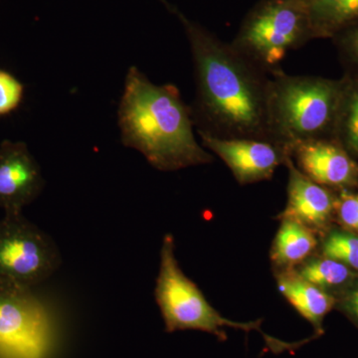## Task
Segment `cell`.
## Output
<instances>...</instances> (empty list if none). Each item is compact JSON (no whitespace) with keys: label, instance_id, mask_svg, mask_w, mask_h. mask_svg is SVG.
Here are the masks:
<instances>
[{"label":"cell","instance_id":"obj_8","mask_svg":"<svg viewBox=\"0 0 358 358\" xmlns=\"http://www.w3.org/2000/svg\"><path fill=\"white\" fill-rule=\"evenodd\" d=\"M199 134L202 147L220 157L241 185L268 180L289 155L286 148L274 141L219 138L202 131Z\"/></svg>","mask_w":358,"mask_h":358},{"label":"cell","instance_id":"obj_17","mask_svg":"<svg viewBox=\"0 0 358 358\" xmlns=\"http://www.w3.org/2000/svg\"><path fill=\"white\" fill-rule=\"evenodd\" d=\"M324 257L358 270V236L345 232H333L322 246Z\"/></svg>","mask_w":358,"mask_h":358},{"label":"cell","instance_id":"obj_15","mask_svg":"<svg viewBox=\"0 0 358 358\" xmlns=\"http://www.w3.org/2000/svg\"><path fill=\"white\" fill-rule=\"evenodd\" d=\"M334 134L341 147L358 155V82L343 85Z\"/></svg>","mask_w":358,"mask_h":358},{"label":"cell","instance_id":"obj_13","mask_svg":"<svg viewBox=\"0 0 358 358\" xmlns=\"http://www.w3.org/2000/svg\"><path fill=\"white\" fill-rule=\"evenodd\" d=\"M273 243L271 260L281 271L292 270L305 263L317 247V238L310 228L282 219Z\"/></svg>","mask_w":358,"mask_h":358},{"label":"cell","instance_id":"obj_2","mask_svg":"<svg viewBox=\"0 0 358 358\" xmlns=\"http://www.w3.org/2000/svg\"><path fill=\"white\" fill-rule=\"evenodd\" d=\"M119 126L126 147L138 150L162 171L211 164L193 133L192 108L173 84L155 85L138 68H129L120 102Z\"/></svg>","mask_w":358,"mask_h":358},{"label":"cell","instance_id":"obj_4","mask_svg":"<svg viewBox=\"0 0 358 358\" xmlns=\"http://www.w3.org/2000/svg\"><path fill=\"white\" fill-rule=\"evenodd\" d=\"M155 294L167 333L188 329L200 331L225 341L227 339L225 327H231L247 333L258 331L267 336L260 329L262 320L233 322L212 307L199 287L179 267L174 239L171 234L164 236L160 250L159 272Z\"/></svg>","mask_w":358,"mask_h":358},{"label":"cell","instance_id":"obj_21","mask_svg":"<svg viewBox=\"0 0 358 358\" xmlns=\"http://www.w3.org/2000/svg\"><path fill=\"white\" fill-rule=\"evenodd\" d=\"M345 308L358 320V286L348 294L345 300Z\"/></svg>","mask_w":358,"mask_h":358},{"label":"cell","instance_id":"obj_7","mask_svg":"<svg viewBox=\"0 0 358 358\" xmlns=\"http://www.w3.org/2000/svg\"><path fill=\"white\" fill-rule=\"evenodd\" d=\"M45 313L32 289L0 281V352L38 358Z\"/></svg>","mask_w":358,"mask_h":358},{"label":"cell","instance_id":"obj_9","mask_svg":"<svg viewBox=\"0 0 358 358\" xmlns=\"http://www.w3.org/2000/svg\"><path fill=\"white\" fill-rule=\"evenodd\" d=\"M41 169L23 141L0 143V208L22 213L44 187Z\"/></svg>","mask_w":358,"mask_h":358},{"label":"cell","instance_id":"obj_14","mask_svg":"<svg viewBox=\"0 0 358 358\" xmlns=\"http://www.w3.org/2000/svg\"><path fill=\"white\" fill-rule=\"evenodd\" d=\"M310 34H334L358 20V0H305Z\"/></svg>","mask_w":358,"mask_h":358},{"label":"cell","instance_id":"obj_11","mask_svg":"<svg viewBox=\"0 0 358 358\" xmlns=\"http://www.w3.org/2000/svg\"><path fill=\"white\" fill-rule=\"evenodd\" d=\"M285 164L289 171L288 201L279 218L296 221L313 231L324 227L336 209L333 195L324 186L301 173L291 155Z\"/></svg>","mask_w":358,"mask_h":358},{"label":"cell","instance_id":"obj_18","mask_svg":"<svg viewBox=\"0 0 358 358\" xmlns=\"http://www.w3.org/2000/svg\"><path fill=\"white\" fill-rule=\"evenodd\" d=\"M24 96V85L11 73L0 69V115H6L20 107Z\"/></svg>","mask_w":358,"mask_h":358},{"label":"cell","instance_id":"obj_1","mask_svg":"<svg viewBox=\"0 0 358 358\" xmlns=\"http://www.w3.org/2000/svg\"><path fill=\"white\" fill-rule=\"evenodd\" d=\"M176 13L192 49L197 90L192 114L197 131L219 138L270 141V75L250 62L232 44Z\"/></svg>","mask_w":358,"mask_h":358},{"label":"cell","instance_id":"obj_5","mask_svg":"<svg viewBox=\"0 0 358 358\" xmlns=\"http://www.w3.org/2000/svg\"><path fill=\"white\" fill-rule=\"evenodd\" d=\"M312 38L305 0H268L250 14L232 45L270 75L289 51Z\"/></svg>","mask_w":358,"mask_h":358},{"label":"cell","instance_id":"obj_6","mask_svg":"<svg viewBox=\"0 0 358 358\" xmlns=\"http://www.w3.org/2000/svg\"><path fill=\"white\" fill-rule=\"evenodd\" d=\"M60 252L48 235L22 213L0 220V281L32 289L60 267Z\"/></svg>","mask_w":358,"mask_h":358},{"label":"cell","instance_id":"obj_12","mask_svg":"<svg viewBox=\"0 0 358 358\" xmlns=\"http://www.w3.org/2000/svg\"><path fill=\"white\" fill-rule=\"evenodd\" d=\"M277 282L280 293L320 333L322 320L334 307L333 296L306 281L294 268L281 271Z\"/></svg>","mask_w":358,"mask_h":358},{"label":"cell","instance_id":"obj_10","mask_svg":"<svg viewBox=\"0 0 358 358\" xmlns=\"http://www.w3.org/2000/svg\"><path fill=\"white\" fill-rule=\"evenodd\" d=\"M301 173L322 186L355 185L358 166L350 152L329 138L303 141L289 150Z\"/></svg>","mask_w":358,"mask_h":358},{"label":"cell","instance_id":"obj_19","mask_svg":"<svg viewBox=\"0 0 358 358\" xmlns=\"http://www.w3.org/2000/svg\"><path fill=\"white\" fill-rule=\"evenodd\" d=\"M336 208L341 224L348 230L358 232V193L343 190L336 200Z\"/></svg>","mask_w":358,"mask_h":358},{"label":"cell","instance_id":"obj_16","mask_svg":"<svg viewBox=\"0 0 358 358\" xmlns=\"http://www.w3.org/2000/svg\"><path fill=\"white\" fill-rule=\"evenodd\" d=\"M296 272L306 281L324 291L326 288L341 286L353 277L350 267L327 257L301 264Z\"/></svg>","mask_w":358,"mask_h":358},{"label":"cell","instance_id":"obj_3","mask_svg":"<svg viewBox=\"0 0 358 358\" xmlns=\"http://www.w3.org/2000/svg\"><path fill=\"white\" fill-rule=\"evenodd\" d=\"M343 85L324 78L293 76L282 69L270 74V141L289 152L303 141L327 138L334 134Z\"/></svg>","mask_w":358,"mask_h":358},{"label":"cell","instance_id":"obj_20","mask_svg":"<svg viewBox=\"0 0 358 358\" xmlns=\"http://www.w3.org/2000/svg\"><path fill=\"white\" fill-rule=\"evenodd\" d=\"M343 47L350 61L358 66V28L343 40Z\"/></svg>","mask_w":358,"mask_h":358}]
</instances>
